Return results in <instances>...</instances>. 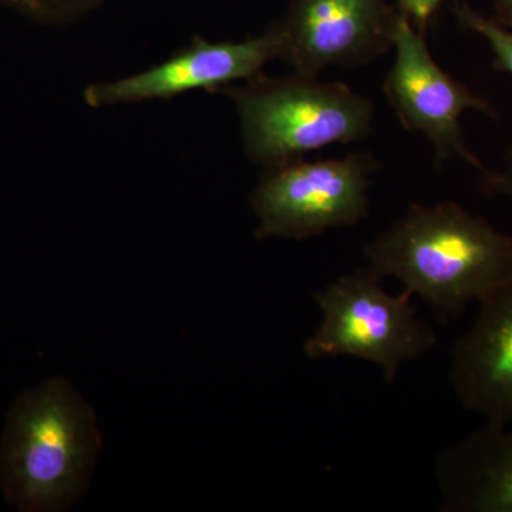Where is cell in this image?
<instances>
[{
	"label": "cell",
	"instance_id": "1",
	"mask_svg": "<svg viewBox=\"0 0 512 512\" xmlns=\"http://www.w3.org/2000/svg\"><path fill=\"white\" fill-rule=\"evenodd\" d=\"M377 274L396 278L441 323L512 279V237L458 202L413 204L363 247Z\"/></svg>",
	"mask_w": 512,
	"mask_h": 512
},
{
	"label": "cell",
	"instance_id": "2",
	"mask_svg": "<svg viewBox=\"0 0 512 512\" xmlns=\"http://www.w3.org/2000/svg\"><path fill=\"white\" fill-rule=\"evenodd\" d=\"M100 447L92 410L64 380H49L16 400L0 446L6 500L20 511L67 507Z\"/></svg>",
	"mask_w": 512,
	"mask_h": 512
},
{
	"label": "cell",
	"instance_id": "3",
	"mask_svg": "<svg viewBox=\"0 0 512 512\" xmlns=\"http://www.w3.org/2000/svg\"><path fill=\"white\" fill-rule=\"evenodd\" d=\"M218 93L234 103L245 153L262 168L299 160L333 144L365 140L375 128L369 97L313 74L261 73Z\"/></svg>",
	"mask_w": 512,
	"mask_h": 512
},
{
	"label": "cell",
	"instance_id": "4",
	"mask_svg": "<svg viewBox=\"0 0 512 512\" xmlns=\"http://www.w3.org/2000/svg\"><path fill=\"white\" fill-rule=\"evenodd\" d=\"M383 276L370 266L340 276L313 299L322 319L303 345L309 359L350 356L382 369L384 380L393 383L400 367L426 355L437 345L429 323L417 316L404 291H384Z\"/></svg>",
	"mask_w": 512,
	"mask_h": 512
},
{
	"label": "cell",
	"instance_id": "5",
	"mask_svg": "<svg viewBox=\"0 0 512 512\" xmlns=\"http://www.w3.org/2000/svg\"><path fill=\"white\" fill-rule=\"evenodd\" d=\"M379 161L367 151L329 160L288 161L262 168L251 194L255 237L303 241L369 217Z\"/></svg>",
	"mask_w": 512,
	"mask_h": 512
},
{
	"label": "cell",
	"instance_id": "6",
	"mask_svg": "<svg viewBox=\"0 0 512 512\" xmlns=\"http://www.w3.org/2000/svg\"><path fill=\"white\" fill-rule=\"evenodd\" d=\"M393 50L394 62L383 90L402 126L426 138L440 164L458 158L484 171L480 158L467 146L461 117L473 110L497 119L494 107L441 69L431 56L424 32L400 10Z\"/></svg>",
	"mask_w": 512,
	"mask_h": 512
},
{
	"label": "cell",
	"instance_id": "7",
	"mask_svg": "<svg viewBox=\"0 0 512 512\" xmlns=\"http://www.w3.org/2000/svg\"><path fill=\"white\" fill-rule=\"evenodd\" d=\"M282 36L278 23L261 35L241 42H210L194 37L164 62L109 82L92 83L83 100L92 109L168 100L205 90L218 93L232 84L248 82L269 63L281 59Z\"/></svg>",
	"mask_w": 512,
	"mask_h": 512
},
{
	"label": "cell",
	"instance_id": "8",
	"mask_svg": "<svg viewBox=\"0 0 512 512\" xmlns=\"http://www.w3.org/2000/svg\"><path fill=\"white\" fill-rule=\"evenodd\" d=\"M399 12L386 0H292L278 22L282 62L293 72L366 66L393 49Z\"/></svg>",
	"mask_w": 512,
	"mask_h": 512
},
{
	"label": "cell",
	"instance_id": "9",
	"mask_svg": "<svg viewBox=\"0 0 512 512\" xmlns=\"http://www.w3.org/2000/svg\"><path fill=\"white\" fill-rule=\"evenodd\" d=\"M476 319L451 350L450 384L485 423L512 424V279L478 302Z\"/></svg>",
	"mask_w": 512,
	"mask_h": 512
},
{
	"label": "cell",
	"instance_id": "10",
	"mask_svg": "<svg viewBox=\"0 0 512 512\" xmlns=\"http://www.w3.org/2000/svg\"><path fill=\"white\" fill-rule=\"evenodd\" d=\"M441 512H512V429L484 423L434 463Z\"/></svg>",
	"mask_w": 512,
	"mask_h": 512
},
{
	"label": "cell",
	"instance_id": "11",
	"mask_svg": "<svg viewBox=\"0 0 512 512\" xmlns=\"http://www.w3.org/2000/svg\"><path fill=\"white\" fill-rule=\"evenodd\" d=\"M458 23L468 32L483 37L494 55L495 69L512 76V32L493 18L471 8L464 0H458L454 8Z\"/></svg>",
	"mask_w": 512,
	"mask_h": 512
},
{
	"label": "cell",
	"instance_id": "12",
	"mask_svg": "<svg viewBox=\"0 0 512 512\" xmlns=\"http://www.w3.org/2000/svg\"><path fill=\"white\" fill-rule=\"evenodd\" d=\"M101 0H0L2 5L49 25H63L86 15Z\"/></svg>",
	"mask_w": 512,
	"mask_h": 512
},
{
	"label": "cell",
	"instance_id": "13",
	"mask_svg": "<svg viewBox=\"0 0 512 512\" xmlns=\"http://www.w3.org/2000/svg\"><path fill=\"white\" fill-rule=\"evenodd\" d=\"M481 191L488 197L512 198V150L505 158L503 170L493 171V173L484 171Z\"/></svg>",
	"mask_w": 512,
	"mask_h": 512
},
{
	"label": "cell",
	"instance_id": "14",
	"mask_svg": "<svg viewBox=\"0 0 512 512\" xmlns=\"http://www.w3.org/2000/svg\"><path fill=\"white\" fill-rule=\"evenodd\" d=\"M444 0H400V12L407 16L421 32H426L431 16Z\"/></svg>",
	"mask_w": 512,
	"mask_h": 512
},
{
	"label": "cell",
	"instance_id": "15",
	"mask_svg": "<svg viewBox=\"0 0 512 512\" xmlns=\"http://www.w3.org/2000/svg\"><path fill=\"white\" fill-rule=\"evenodd\" d=\"M495 20L512 32V0H493Z\"/></svg>",
	"mask_w": 512,
	"mask_h": 512
}]
</instances>
